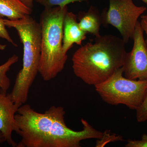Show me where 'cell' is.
I'll list each match as a JSON object with an SVG mask.
<instances>
[{
	"mask_svg": "<svg viewBox=\"0 0 147 147\" xmlns=\"http://www.w3.org/2000/svg\"><path fill=\"white\" fill-rule=\"evenodd\" d=\"M0 88V132L9 146L16 147L17 144L12 137L17 130L15 115L18 108L12 101L9 94Z\"/></svg>",
	"mask_w": 147,
	"mask_h": 147,
	"instance_id": "8",
	"label": "cell"
},
{
	"mask_svg": "<svg viewBox=\"0 0 147 147\" xmlns=\"http://www.w3.org/2000/svg\"><path fill=\"white\" fill-rule=\"evenodd\" d=\"M65 114L61 106H52L40 113L29 104L21 105L15 115L16 132L21 137L16 147H79L83 140L103 136V132L83 119L82 130L69 128L65 121Z\"/></svg>",
	"mask_w": 147,
	"mask_h": 147,
	"instance_id": "1",
	"label": "cell"
},
{
	"mask_svg": "<svg viewBox=\"0 0 147 147\" xmlns=\"http://www.w3.org/2000/svg\"><path fill=\"white\" fill-rule=\"evenodd\" d=\"M109 7L101 13L102 25H112L118 30L125 44L132 39L138 19L146 11L145 6H138L133 0H109Z\"/></svg>",
	"mask_w": 147,
	"mask_h": 147,
	"instance_id": "6",
	"label": "cell"
},
{
	"mask_svg": "<svg viewBox=\"0 0 147 147\" xmlns=\"http://www.w3.org/2000/svg\"><path fill=\"white\" fill-rule=\"evenodd\" d=\"M6 47V45L0 44V50L1 51L5 50Z\"/></svg>",
	"mask_w": 147,
	"mask_h": 147,
	"instance_id": "20",
	"label": "cell"
},
{
	"mask_svg": "<svg viewBox=\"0 0 147 147\" xmlns=\"http://www.w3.org/2000/svg\"><path fill=\"white\" fill-rule=\"evenodd\" d=\"M6 26L16 30L23 46L22 68L16 75L10 94L17 108L25 104L30 89L39 73L41 55V30L40 23L27 16L19 20L2 18Z\"/></svg>",
	"mask_w": 147,
	"mask_h": 147,
	"instance_id": "3",
	"label": "cell"
},
{
	"mask_svg": "<svg viewBox=\"0 0 147 147\" xmlns=\"http://www.w3.org/2000/svg\"><path fill=\"white\" fill-rule=\"evenodd\" d=\"M18 60V57L16 55H13L5 63L0 65V88L7 92L10 86V79L7 75V72L10 67Z\"/></svg>",
	"mask_w": 147,
	"mask_h": 147,
	"instance_id": "12",
	"label": "cell"
},
{
	"mask_svg": "<svg viewBox=\"0 0 147 147\" xmlns=\"http://www.w3.org/2000/svg\"><path fill=\"white\" fill-rule=\"evenodd\" d=\"M2 18H0V38L5 39L15 47H17V44L13 41L6 28V26L3 22Z\"/></svg>",
	"mask_w": 147,
	"mask_h": 147,
	"instance_id": "16",
	"label": "cell"
},
{
	"mask_svg": "<svg viewBox=\"0 0 147 147\" xmlns=\"http://www.w3.org/2000/svg\"><path fill=\"white\" fill-rule=\"evenodd\" d=\"M147 5V0H141Z\"/></svg>",
	"mask_w": 147,
	"mask_h": 147,
	"instance_id": "21",
	"label": "cell"
},
{
	"mask_svg": "<svg viewBox=\"0 0 147 147\" xmlns=\"http://www.w3.org/2000/svg\"><path fill=\"white\" fill-rule=\"evenodd\" d=\"M90 0H36V2L45 7H51L55 6L61 7L75 2L89 3Z\"/></svg>",
	"mask_w": 147,
	"mask_h": 147,
	"instance_id": "13",
	"label": "cell"
},
{
	"mask_svg": "<svg viewBox=\"0 0 147 147\" xmlns=\"http://www.w3.org/2000/svg\"><path fill=\"white\" fill-rule=\"evenodd\" d=\"M5 140L3 135L1 132H0V144L5 142Z\"/></svg>",
	"mask_w": 147,
	"mask_h": 147,
	"instance_id": "19",
	"label": "cell"
},
{
	"mask_svg": "<svg viewBox=\"0 0 147 147\" xmlns=\"http://www.w3.org/2000/svg\"><path fill=\"white\" fill-rule=\"evenodd\" d=\"M32 11L20 0H0V18L19 20L30 15Z\"/></svg>",
	"mask_w": 147,
	"mask_h": 147,
	"instance_id": "11",
	"label": "cell"
},
{
	"mask_svg": "<svg viewBox=\"0 0 147 147\" xmlns=\"http://www.w3.org/2000/svg\"><path fill=\"white\" fill-rule=\"evenodd\" d=\"M80 28L87 34L95 37L100 35V26L102 25L101 13L96 7L91 6L87 11H80L77 16Z\"/></svg>",
	"mask_w": 147,
	"mask_h": 147,
	"instance_id": "10",
	"label": "cell"
},
{
	"mask_svg": "<svg viewBox=\"0 0 147 147\" xmlns=\"http://www.w3.org/2000/svg\"><path fill=\"white\" fill-rule=\"evenodd\" d=\"M136 118L139 123L147 121V89L141 105L136 110Z\"/></svg>",
	"mask_w": 147,
	"mask_h": 147,
	"instance_id": "14",
	"label": "cell"
},
{
	"mask_svg": "<svg viewBox=\"0 0 147 147\" xmlns=\"http://www.w3.org/2000/svg\"><path fill=\"white\" fill-rule=\"evenodd\" d=\"M144 30L137 22L132 39L133 47L126 53L123 65L124 76L132 80L147 79V46L144 38Z\"/></svg>",
	"mask_w": 147,
	"mask_h": 147,
	"instance_id": "7",
	"label": "cell"
},
{
	"mask_svg": "<svg viewBox=\"0 0 147 147\" xmlns=\"http://www.w3.org/2000/svg\"><path fill=\"white\" fill-rule=\"evenodd\" d=\"M141 21L140 22L141 26L144 32L146 35V39L145 40V42L147 46V15H142L141 16Z\"/></svg>",
	"mask_w": 147,
	"mask_h": 147,
	"instance_id": "17",
	"label": "cell"
},
{
	"mask_svg": "<svg viewBox=\"0 0 147 147\" xmlns=\"http://www.w3.org/2000/svg\"><path fill=\"white\" fill-rule=\"evenodd\" d=\"M87 34L79 26L77 15L67 11L63 22L62 49L64 54L67 55L74 44L82 45L83 41L86 39Z\"/></svg>",
	"mask_w": 147,
	"mask_h": 147,
	"instance_id": "9",
	"label": "cell"
},
{
	"mask_svg": "<svg viewBox=\"0 0 147 147\" xmlns=\"http://www.w3.org/2000/svg\"><path fill=\"white\" fill-rule=\"evenodd\" d=\"M67 6L45 7L40 16L41 55L39 73L50 81L62 71L67 59L63 52V22Z\"/></svg>",
	"mask_w": 147,
	"mask_h": 147,
	"instance_id": "4",
	"label": "cell"
},
{
	"mask_svg": "<svg viewBox=\"0 0 147 147\" xmlns=\"http://www.w3.org/2000/svg\"><path fill=\"white\" fill-rule=\"evenodd\" d=\"M122 67L104 82L95 86L102 100L111 105L123 104L136 110L144 99L147 89V79L132 80L123 76Z\"/></svg>",
	"mask_w": 147,
	"mask_h": 147,
	"instance_id": "5",
	"label": "cell"
},
{
	"mask_svg": "<svg viewBox=\"0 0 147 147\" xmlns=\"http://www.w3.org/2000/svg\"><path fill=\"white\" fill-rule=\"evenodd\" d=\"M20 1L28 7L33 9L34 7V0H20Z\"/></svg>",
	"mask_w": 147,
	"mask_h": 147,
	"instance_id": "18",
	"label": "cell"
},
{
	"mask_svg": "<svg viewBox=\"0 0 147 147\" xmlns=\"http://www.w3.org/2000/svg\"><path fill=\"white\" fill-rule=\"evenodd\" d=\"M125 44L122 38L113 35L95 37L74 54V73L88 85L95 86L104 82L123 66Z\"/></svg>",
	"mask_w": 147,
	"mask_h": 147,
	"instance_id": "2",
	"label": "cell"
},
{
	"mask_svg": "<svg viewBox=\"0 0 147 147\" xmlns=\"http://www.w3.org/2000/svg\"><path fill=\"white\" fill-rule=\"evenodd\" d=\"M126 147H147V134L142 135L140 140L129 139L125 145Z\"/></svg>",
	"mask_w": 147,
	"mask_h": 147,
	"instance_id": "15",
	"label": "cell"
}]
</instances>
